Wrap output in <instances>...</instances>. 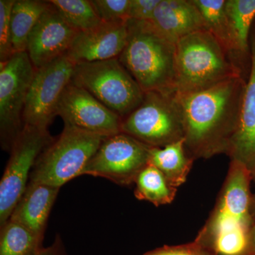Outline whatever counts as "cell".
Instances as JSON below:
<instances>
[{"mask_svg":"<svg viewBox=\"0 0 255 255\" xmlns=\"http://www.w3.org/2000/svg\"><path fill=\"white\" fill-rule=\"evenodd\" d=\"M54 139L48 130L24 125L10 151L0 182V226L9 221L29 182L32 169Z\"/></svg>","mask_w":255,"mask_h":255,"instance_id":"ba28073f","label":"cell"},{"mask_svg":"<svg viewBox=\"0 0 255 255\" xmlns=\"http://www.w3.org/2000/svg\"><path fill=\"white\" fill-rule=\"evenodd\" d=\"M242 76L222 45L207 30L184 37L176 43L175 95H186Z\"/></svg>","mask_w":255,"mask_h":255,"instance_id":"277c9868","label":"cell"},{"mask_svg":"<svg viewBox=\"0 0 255 255\" xmlns=\"http://www.w3.org/2000/svg\"><path fill=\"white\" fill-rule=\"evenodd\" d=\"M252 62L242 104L239 125L227 155L255 170V20L251 35Z\"/></svg>","mask_w":255,"mask_h":255,"instance_id":"9a60e30c","label":"cell"},{"mask_svg":"<svg viewBox=\"0 0 255 255\" xmlns=\"http://www.w3.org/2000/svg\"><path fill=\"white\" fill-rule=\"evenodd\" d=\"M128 38L119 60L144 92L174 95L176 44L149 21L128 20Z\"/></svg>","mask_w":255,"mask_h":255,"instance_id":"3957f363","label":"cell"},{"mask_svg":"<svg viewBox=\"0 0 255 255\" xmlns=\"http://www.w3.org/2000/svg\"><path fill=\"white\" fill-rule=\"evenodd\" d=\"M35 72L26 51L0 63V139L9 152L24 126L23 110Z\"/></svg>","mask_w":255,"mask_h":255,"instance_id":"9c48e42d","label":"cell"},{"mask_svg":"<svg viewBox=\"0 0 255 255\" xmlns=\"http://www.w3.org/2000/svg\"><path fill=\"white\" fill-rule=\"evenodd\" d=\"M28 37L27 52L35 69L66 55L78 32L49 1Z\"/></svg>","mask_w":255,"mask_h":255,"instance_id":"4fadbf2b","label":"cell"},{"mask_svg":"<svg viewBox=\"0 0 255 255\" xmlns=\"http://www.w3.org/2000/svg\"><path fill=\"white\" fill-rule=\"evenodd\" d=\"M233 36V63L246 80L251 71V35L255 20V0H226Z\"/></svg>","mask_w":255,"mask_h":255,"instance_id":"e0dca14e","label":"cell"},{"mask_svg":"<svg viewBox=\"0 0 255 255\" xmlns=\"http://www.w3.org/2000/svg\"><path fill=\"white\" fill-rule=\"evenodd\" d=\"M102 22L126 23L128 21L130 0H90Z\"/></svg>","mask_w":255,"mask_h":255,"instance_id":"d4e9b609","label":"cell"},{"mask_svg":"<svg viewBox=\"0 0 255 255\" xmlns=\"http://www.w3.org/2000/svg\"><path fill=\"white\" fill-rule=\"evenodd\" d=\"M105 137L65 125L58 139L38 157L28 182L61 188L82 175Z\"/></svg>","mask_w":255,"mask_h":255,"instance_id":"5b68a950","label":"cell"},{"mask_svg":"<svg viewBox=\"0 0 255 255\" xmlns=\"http://www.w3.org/2000/svg\"><path fill=\"white\" fill-rule=\"evenodd\" d=\"M60 189L45 184L28 182L9 219L17 221L44 237L50 211Z\"/></svg>","mask_w":255,"mask_h":255,"instance_id":"ac0fdd59","label":"cell"},{"mask_svg":"<svg viewBox=\"0 0 255 255\" xmlns=\"http://www.w3.org/2000/svg\"><path fill=\"white\" fill-rule=\"evenodd\" d=\"M253 176V182L255 184V170L252 173ZM252 214L255 221V192L253 194V201H252Z\"/></svg>","mask_w":255,"mask_h":255,"instance_id":"4dcf8cb0","label":"cell"},{"mask_svg":"<svg viewBox=\"0 0 255 255\" xmlns=\"http://www.w3.org/2000/svg\"><path fill=\"white\" fill-rule=\"evenodd\" d=\"M134 184L135 197L138 200L148 201L155 206L171 204L178 189L159 169L150 163L140 171Z\"/></svg>","mask_w":255,"mask_h":255,"instance_id":"44dd1931","label":"cell"},{"mask_svg":"<svg viewBox=\"0 0 255 255\" xmlns=\"http://www.w3.org/2000/svg\"><path fill=\"white\" fill-rule=\"evenodd\" d=\"M49 2L75 30L87 31L97 27L102 20L96 13L90 0H50Z\"/></svg>","mask_w":255,"mask_h":255,"instance_id":"cb8c5ba5","label":"cell"},{"mask_svg":"<svg viewBox=\"0 0 255 255\" xmlns=\"http://www.w3.org/2000/svg\"><path fill=\"white\" fill-rule=\"evenodd\" d=\"M241 255H255V226L250 232L246 250Z\"/></svg>","mask_w":255,"mask_h":255,"instance_id":"f546056e","label":"cell"},{"mask_svg":"<svg viewBox=\"0 0 255 255\" xmlns=\"http://www.w3.org/2000/svg\"><path fill=\"white\" fill-rule=\"evenodd\" d=\"M128 38L127 23H102L78 32L66 55L74 64L92 63L119 58Z\"/></svg>","mask_w":255,"mask_h":255,"instance_id":"5bb4252c","label":"cell"},{"mask_svg":"<svg viewBox=\"0 0 255 255\" xmlns=\"http://www.w3.org/2000/svg\"><path fill=\"white\" fill-rule=\"evenodd\" d=\"M16 0H0V63L14 54L11 45V14Z\"/></svg>","mask_w":255,"mask_h":255,"instance_id":"484cf974","label":"cell"},{"mask_svg":"<svg viewBox=\"0 0 255 255\" xmlns=\"http://www.w3.org/2000/svg\"><path fill=\"white\" fill-rule=\"evenodd\" d=\"M58 116L65 125L101 136H112L122 132V119L118 114L71 82L60 99Z\"/></svg>","mask_w":255,"mask_h":255,"instance_id":"7c38bea8","label":"cell"},{"mask_svg":"<svg viewBox=\"0 0 255 255\" xmlns=\"http://www.w3.org/2000/svg\"><path fill=\"white\" fill-rule=\"evenodd\" d=\"M152 147L124 132L106 137L83 174L130 186L147 164Z\"/></svg>","mask_w":255,"mask_h":255,"instance_id":"30bf717a","label":"cell"},{"mask_svg":"<svg viewBox=\"0 0 255 255\" xmlns=\"http://www.w3.org/2000/svg\"><path fill=\"white\" fill-rule=\"evenodd\" d=\"M253 176L246 166L231 160L214 209L195 238L218 255H241L255 221L252 214Z\"/></svg>","mask_w":255,"mask_h":255,"instance_id":"7a4b0ae2","label":"cell"},{"mask_svg":"<svg viewBox=\"0 0 255 255\" xmlns=\"http://www.w3.org/2000/svg\"><path fill=\"white\" fill-rule=\"evenodd\" d=\"M71 82L126 118L141 104L145 92L119 58L76 64Z\"/></svg>","mask_w":255,"mask_h":255,"instance_id":"8992f818","label":"cell"},{"mask_svg":"<svg viewBox=\"0 0 255 255\" xmlns=\"http://www.w3.org/2000/svg\"><path fill=\"white\" fill-rule=\"evenodd\" d=\"M36 255H68L66 248L60 236H56L50 246L43 248Z\"/></svg>","mask_w":255,"mask_h":255,"instance_id":"f1b7e54d","label":"cell"},{"mask_svg":"<svg viewBox=\"0 0 255 255\" xmlns=\"http://www.w3.org/2000/svg\"><path fill=\"white\" fill-rule=\"evenodd\" d=\"M194 160L188 153L182 139L163 147H152L149 163L159 169L178 189L187 181Z\"/></svg>","mask_w":255,"mask_h":255,"instance_id":"d6986e66","label":"cell"},{"mask_svg":"<svg viewBox=\"0 0 255 255\" xmlns=\"http://www.w3.org/2000/svg\"><path fill=\"white\" fill-rule=\"evenodd\" d=\"M193 1L200 11L206 29L220 42L233 60L232 31L226 12V0Z\"/></svg>","mask_w":255,"mask_h":255,"instance_id":"603a6c76","label":"cell"},{"mask_svg":"<svg viewBox=\"0 0 255 255\" xmlns=\"http://www.w3.org/2000/svg\"><path fill=\"white\" fill-rule=\"evenodd\" d=\"M173 43L201 30H206L200 11L193 0H160L149 21Z\"/></svg>","mask_w":255,"mask_h":255,"instance_id":"2e32d148","label":"cell"},{"mask_svg":"<svg viewBox=\"0 0 255 255\" xmlns=\"http://www.w3.org/2000/svg\"><path fill=\"white\" fill-rule=\"evenodd\" d=\"M159 1L160 0H130L129 18L134 21H150Z\"/></svg>","mask_w":255,"mask_h":255,"instance_id":"83f0119b","label":"cell"},{"mask_svg":"<svg viewBox=\"0 0 255 255\" xmlns=\"http://www.w3.org/2000/svg\"><path fill=\"white\" fill-rule=\"evenodd\" d=\"M142 255H218L210 248L195 241L178 246H164Z\"/></svg>","mask_w":255,"mask_h":255,"instance_id":"4316f807","label":"cell"},{"mask_svg":"<svg viewBox=\"0 0 255 255\" xmlns=\"http://www.w3.org/2000/svg\"><path fill=\"white\" fill-rule=\"evenodd\" d=\"M246 84L236 76L202 91L174 95L186 149L195 160L227 155L239 125Z\"/></svg>","mask_w":255,"mask_h":255,"instance_id":"6da1fadb","label":"cell"},{"mask_svg":"<svg viewBox=\"0 0 255 255\" xmlns=\"http://www.w3.org/2000/svg\"><path fill=\"white\" fill-rule=\"evenodd\" d=\"M48 4V1L16 0L11 14V45L14 53L27 50L28 37Z\"/></svg>","mask_w":255,"mask_h":255,"instance_id":"ffe728a7","label":"cell"},{"mask_svg":"<svg viewBox=\"0 0 255 255\" xmlns=\"http://www.w3.org/2000/svg\"><path fill=\"white\" fill-rule=\"evenodd\" d=\"M75 65L65 55L36 70L23 110L24 125L48 130L58 116L60 99L71 82Z\"/></svg>","mask_w":255,"mask_h":255,"instance_id":"8fae6325","label":"cell"},{"mask_svg":"<svg viewBox=\"0 0 255 255\" xmlns=\"http://www.w3.org/2000/svg\"><path fill=\"white\" fill-rule=\"evenodd\" d=\"M43 236L9 219L0 233V255H36L43 249Z\"/></svg>","mask_w":255,"mask_h":255,"instance_id":"7402d4cb","label":"cell"},{"mask_svg":"<svg viewBox=\"0 0 255 255\" xmlns=\"http://www.w3.org/2000/svg\"><path fill=\"white\" fill-rule=\"evenodd\" d=\"M122 132L152 147H163L184 139L174 94L145 92L141 104L122 119Z\"/></svg>","mask_w":255,"mask_h":255,"instance_id":"52a82bcc","label":"cell"}]
</instances>
